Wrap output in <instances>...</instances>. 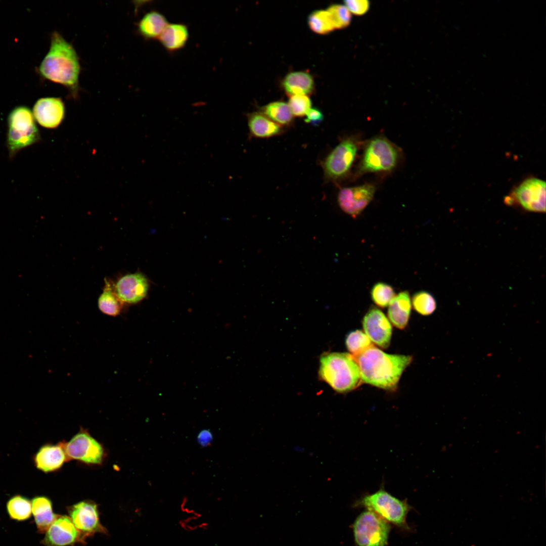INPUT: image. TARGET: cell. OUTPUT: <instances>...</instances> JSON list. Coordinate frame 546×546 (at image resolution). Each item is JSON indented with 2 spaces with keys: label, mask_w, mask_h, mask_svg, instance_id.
Here are the masks:
<instances>
[{
  "label": "cell",
  "mask_w": 546,
  "mask_h": 546,
  "mask_svg": "<svg viewBox=\"0 0 546 546\" xmlns=\"http://www.w3.org/2000/svg\"><path fill=\"white\" fill-rule=\"evenodd\" d=\"M37 71L43 79L64 86L72 98L77 97L81 72L79 57L74 47L58 31L52 33L49 50Z\"/></svg>",
  "instance_id": "1"
},
{
  "label": "cell",
  "mask_w": 546,
  "mask_h": 546,
  "mask_svg": "<svg viewBox=\"0 0 546 546\" xmlns=\"http://www.w3.org/2000/svg\"><path fill=\"white\" fill-rule=\"evenodd\" d=\"M353 357L361 382L391 391L396 388L402 373L412 361L411 356L387 354L373 345Z\"/></svg>",
  "instance_id": "2"
},
{
  "label": "cell",
  "mask_w": 546,
  "mask_h": 546,
  "mask_svg": "<svg viewBox=\"0 0 546 546\" xmlns=\"http://www.w3.org/2000/svg\"><path fill=\"white\" fill-rule=\"evenodd\" d=\"M320 361V378L337 392H349L361 382L358 365L349 353H326L321 356Z\"/></svg>",
  "instance_id": "3"
},
{
  "label": "cell",
  "mask_w": 546,
  "mask_h": 546,
  "mask_svg": "<svg viewBox=\"0 0 546 546\" xmlns=\"http://www.w3.org/2000/svg\"><path fill=\"white\" fill-rule=\"evenodd\" d=\"M401 157L400 148L388 139L382 135L373 137L365 145L355 176L368 173L392 172L399 165Z\"/></svg>",
  "instance_id": "4"
},
{
  "label": "cell",
  "mask_w": 546,
  "mask_h": 546,
  "mask_svg": "<svg viewBox=\"0 0 546 546\" xmlns=\"http://www.w3.org/2000/svg\"><path fill=\"white\" fill-rule=\"evenodd\" d=\"M6 144L10 158L21 150L39 142L40 136L30 109L25 106L14 108L8 117Z\"/></svg>",
  "instance_id": "5"
},
{
  "label": "cell",
  "mask_w": 546,
  "mask_h": 546,
  "mask_svg": "<svg viewBox=\"0 0 546 546\" xmlns=\"http://www.w3.org/2000/svg\"><path fill=\"white\" fill-rule=\"evenodd\" d=\"M360 142L349 136L343 138L322 162L326 181L338 183L349 173L355 160Z\"/></svg>",
  "instance_id": "6"
},
{
  "label": "cell",
  "mask_w": 546,
  "mask_h": 546,
  "mask_svg": "<svg viewBox=\"0 0 546 546\" xmlns=\"http://www.w3.org/2000/svg\"><path fill=\"white\" fill-rule=\"evenodd\" d=\"M390 529L385 519L369 510L361 513L353 525L354 539L358 546H385Z\"/></svg>",
  "instance_id": "7"
},
{
  "label": "cell",
  "mask_w": 546,
  "mask_h": 546,
  "mask_svg": "<svg viewBox=\"0 0 546 546\" xmlns=\"http://www.w3.org/2000/svg\"><path fill=\"white\" fill-rule=\"evenodd\" d=\"M359 503L386 521L398 526H402L405 523L408 505L384 489L365 496Z\"/></svg>",
  "instance_id": "8"
},
{
  "label": "cell",
  "mask_w": 546,
  "mask_h": 546,
  "mask_svg": "<svg viewBox=\"0 0 546 546\" xmlns=\"http://www.w3.org/2000/svg\"><path fill=\"white\" fill-rule=\"evenodd\" d=\"M68 461L76 460L90 465L101 464L104 458L103 446L84 429L68 442H62Z\"/></svg>",
  "instance_id": "9"
},
{
  "label": "cell",
  "mask_w": 546,
  "mask_h": 546,
  "mask_svg": "<svg viewBox=\"0 0 546 546\" xmlns=\"http://www.w3.org/2000/svg\"><path fill=\"white\" fill-rule=\"evenodd\" d=\"M506 202H516L529 211L545 212V182L535 177L525 179L506 198Z\"/></svg>",
  "instance_id": "10"
},
{
  "label": "cell",
  "mask_w": 546,
  "mask_h": 546,
  "mask_svg": "<svg viewBox=\"0 0 546 546\" xmlns=\"http://www.w3.org/2000/svg\"><path fill=\"white\" fill-rule=\"evenodd\" d=\"M69 517L76 529L85 538L96 533H106L99 520L98 505L94 502H79L68 508Z\"/></svg>",
  "instance_id": "11"
},
{
  "label": "cell",
  "mask_w": 546,
  "mask_h": 546,
  "mask_svg": "<svg viewBox=\"0 0 546 546\" xmlns=\"http://www.w3.org/2000/svg\"><path fill=\"white\" fill-rule=\"evenodd\" d=\"M375 192V186L372 184L343 188L338 193V203L345 213L355 217L371 202Z\"/></svg>",
  "instance_id": "12"
},
{
  "label": "cell",
  "mask_w": 546,
  "mask_h": 546,
  "mask_svg": "<svg viewBox=\"0 0 546 546\" xmlns=\"http://www.w3.org/2000/svg\"><path fill=\"white\" fill-rule=\"evenodd\" d=\"M41 543L44 546H70L84 542V538L74 525L69 517L59 516L46 532Z\"/></svg>",
  "instance_id": "13"
},
{
  "label": "cell",
  "mask_w": 546,
  "mask_h": 546,
  "mask_svg": "<svg viewBox=\"0 0 546 546\" xmlns=\"http://www.w3.org/2000/svg\"><path fill=\"white\" fill-rule=\"evenodd\" d=\"M362 326L365 334L375 344L383 348L389 346L392 327L386 315L379 308L370 309L363 317Z\"/></svg>",
  "instance_id": "14"
},
{
  "label": "cell",
  "mask_w": 546,
  "mask_h": 546,
  "mask_svg": "<svg viewBox=\"0 0 546 546\" xmlns=\"http://www.w3.org/2000/svg\"><path fill=\"white\" fill-rule=\"evenodd\" d=\"M33 115L41 126L55 128L60 125L64 119L65 104L60 98H41L35 103Z\"/></svg>",
  "instance_id": "15"
},
{
  "label": "cell",
  "mask_w": 546,
  "mask_h": 546,
  "mask_svg": "<svg viewBox=\"0 0 546 546\" xmlns=\"http://www.w3.org/2000/svg\"><path fill=\"white\" fill-rule=\"evenodd\" d=\"M115 293L123 302L136 303L146 296L149 284L146 277L140 272L121 277L114 285Z\"/></svg>",
  "instance_id": "16"
},
{
  "label": "cell",
  "mask_w": 546,
  "mask_h": 546,
  "mask_svg": "<svg viewBox=\"0 0 546 546\" xmlns=\"http://www.w3.org/2000/svg\"><path fill=\"white\" fill-rule=\"evenodd\" d=\"M32 461L37 469L47 473L60 469L68 460L60 442L57 444L48 443L41 446L33 455Z\"/></svg>",
  "instance_id": "17"
},
{
  "label": "cell",
  "mask_w": 546,
  "mask_h": 546,
  "mask_svg": "<svg viewBox=\"0 0 546 546\" xmlns=\"http://www.w3.org/2000/svg\"><path fill=\"white\" fill-rule=\"evenodd\" d=\"M31 501V511L37 532L46 533L59 516L54 513L51 500L44 495L34 496Z\"/></svg>",
  "instance_id": "18"
},
{
  "label": "cell",
  "mask_w": 546,
  "mask_h": 546,
  "mask_svg": "<svg viewBox=\"0 0 546 546\" xmlns=\"http://www.w3.org/2000/svg\"><path fill=\"white\" fill-rule=\"evenodd\" d=\"M248 125L251 136L268 138L283 132V127L274 122L260 112L247 114Z\"/></svg>",
  "instance_id": "19"
},
{
  "label": "cell",
  "mask_w": 546,
  "mask_h": 546,
  "mask_svg": "<svg viewBox=\"0 0 546 546\" xmlns=\"http://www.w3.org/2000/svg\"><path fill=\"white\" fill-rule=\"evenodd\" d=\"M189 38V31L187 25L182 23H168L158 40L166 50L173 53L184 48Z\"/></svg>",
  "instance_id": "20"
},
{
  "label": "cell",
  "mask_w": 546,
  "mask_h": 546,
  "mask_svg": "<svg viewBox=\"0 0 546 546\" xmlns=\"http://www.w3.org/2000/svg\"><path fill=\"white\" fill-rule=\"evenodd\" d=\"M409 293L402 291L395 295L389 304L388 316L392 324L399 329H404L408 324L411 311Z\"/></svg>",
  "instance_id": "21"
},
{
  "label": "cell",
  "mask_w": 546,
  "mask_h": 546,
  "mask_svg": "<svg viewBox=\"0 0 546 546\" xmlns=\"http://www.w3.org/2000/svg\"><path fill=\"white\" fill-rule=\"evenodd\" d=\"M168 22L162 13L155 10L146 13L136 24L138 33L146 40L158 39Z\"/></svg>",
  "instance_id": "22"
},
{
  "label": "cell",
  "mask_w": 546,
  "mask_h": 546,
  "mask_svg": "<svg viewBox=\"0 0 546 546\" xmlns=\"http://www.w3.org/2000/svg\"><path fill=\"white\" fill-rule=\"evenodd\" d=\"M282 85L288 96L310 95L314 89V80L312 76L304 71H295L287 74L284 78Z\"/></svg>",
  "instance_id": "23"
},
{
  "label": "cell",
  "mask_w": 546,
  "mask_h": 546,
  "mask_svg": "<svg viewBox=\"0 0 546 546\" xmlns=\"http://www.w3.org/2000/svg\"><path fill=\"white\" fill-rule=\"evenodd\" d=\"M260 112L282 126L290 125L294 116L288 103L283 101L271 102L260 109Z\"/></svg>",
  "instance_id": "24"
},
{
  "label": "cell",
  "mask_w": 546,
  "mask_h": 546,
  "mask_svg": "<svg viewBox=\"0 0 546 546\" xmlns=\"http://www.w3.org/2000/svg\"><path fill=\"white\" fill-rule=\"evenodd\" d=\"M123 303L115 293L114 285L106 280L103 292L98 299L99 309L107 315L116 316L121 312Z\"/></svg>",
  "instance_id": "25"
},
{
  "label": "cell",
  "mask_w": 546,
  "mask_h": 546,
  "mask_svg": "<svg viewBox=\"0 0 546 546\" xmlns=\"http://www.w3.org/2000/svg\"><path fill=\"white\" fill-rule=\"evenodd\" d=\"M6 510L10 519L17 521H24L31 516V501L21 494H15L9 499Z\"/></svg>",
  "instance_id": "26"
},
{
  "label": "cell",
  "mask_w": 546,
  "mask_h": 546,
  "mask_svg": "<svg viewBox=\"0 0 546 546\" xmlns=\"http://www.w3.org/2000/svg\"><path fill=\"white\" fill-rule=\"evenodd\" d=\"M308 23L312 31L320 34H328L335 29L330 15L326 10L312 12L308 18Z\"/></svg>",
  "instance_id": "27"
},
{
  "label": "cell",
  "mask_w": 546,
  "mask_h": 546,
  "mask_svg": "<svg viewBox=\"0 0 546 546\" xmlns=\"http://www.w3.org/2000/svg\"><path fill=\"white\" fill-rule=\"evenodd\" d=\"M345 344L347 350L353 356L359 355L373 345L367 335L358 330L352 331L347 335Z\"/></svg>",
  "instance_id": "28"
},
{
  "label": "cell",
  "mask_w": 546,
  "mask_h": 546,
  "mask_svg": "<svg viewBox=\"0 0 546 546\" xmlns=\"http://www.w3.org/2000/svg\"><path fill=\"white\" fill-rule=\"evenodd\" d=\"M415 310L423 315L431 314L436 309V301L433 296L426 291L416 293L412 297Z\"/></svg>",
  "instance_id": "29"
},
{
  "label": "cell",
  "mask_w": 546,
  "mask_h": 546,
  "mask_svg": "<svg viewBox=\"0 0 546 546\" xmlns=\"http://www.w3.org/2000/svg\"><path fill=\"white\" fill-rule=\"evenodd\" d=\"M371 295L373 302L377 306L384 308L389 305L395 293L392 286L379 282L373 286Z\"/></svg>",
  "instance_id": "30"
},
{
  "label": "cell",
  "mask_w": 546,
  "mask_h": 546,
  "mask_svg": "<svg viewBox=\"0 0 546 546\" xmlns=\"http://www.w3.org/2000/svg\"><path fill=\"white\" fill-rule=\"evenodd\" d=\"M326 10L330 15L335 29L344 28L350 23L351 14L344 5H332Z\"/></svg>",
  "instance_id": "31"
},
{
  "label": "cell",
  "mask_w": 546,
  "mask_h": 546,
  "mask_svg": "<svg viewBox=\"0 0 546 546\" xmlns=\"http://www.w3.org/2000/svg\"><path fill=\"white\" fill-rule=\"evenodd\" d=\"M288 104L294 116H305L311 108V101L308 96L295 95L291 96Z\"/></svg>",
  "instance_id": "32"
},
{
  "label": "cell",
  "mask_w": 546,
  "mask_h": 546,
  "mask_svg": "<svg viewBox=\"0 0 546 546\" xmlns=\"http://www.w3.org/2000/svg\"><path fill=\"white\" fill-rule=\"evenodd\" d=\"M344 3L350 13L357 16L365 14L370 8L369 2L366 0H347Z\"/></svg>",
  "instance_id": "33"
},
{
  "label": "cell",
  "mask_w": 546,
  "mask_h": 546,
  "mask_svg": "<svg viewBox=\"0 0 546 546\" xmlns=\"http://www.w3.org/2000/svg\"><path fill=\"white\" fill-rule=\"evenodd\" d=\"M324 120V115L321 110L316 108H311L305 115L304 121L312 125H319Z\"/></svg>",
  "instance_id": "34"
},
{
  "label": "cell",
  "mask_w": 546,
  "mask_h": 546,
  "mask_svg": "<svg viewBox=\"0 0 546 546\" xmlns=\"http://www.w3.org/2000/svg\"><path fill=\"white\" fill-rule=\"evenodd\" d=\"M212 440L213 435L209 430H202L198 433L197 436L198 442L202 447L210 445Z\"/></svg>",
  "instance_id": "35"
}]
</instances>
